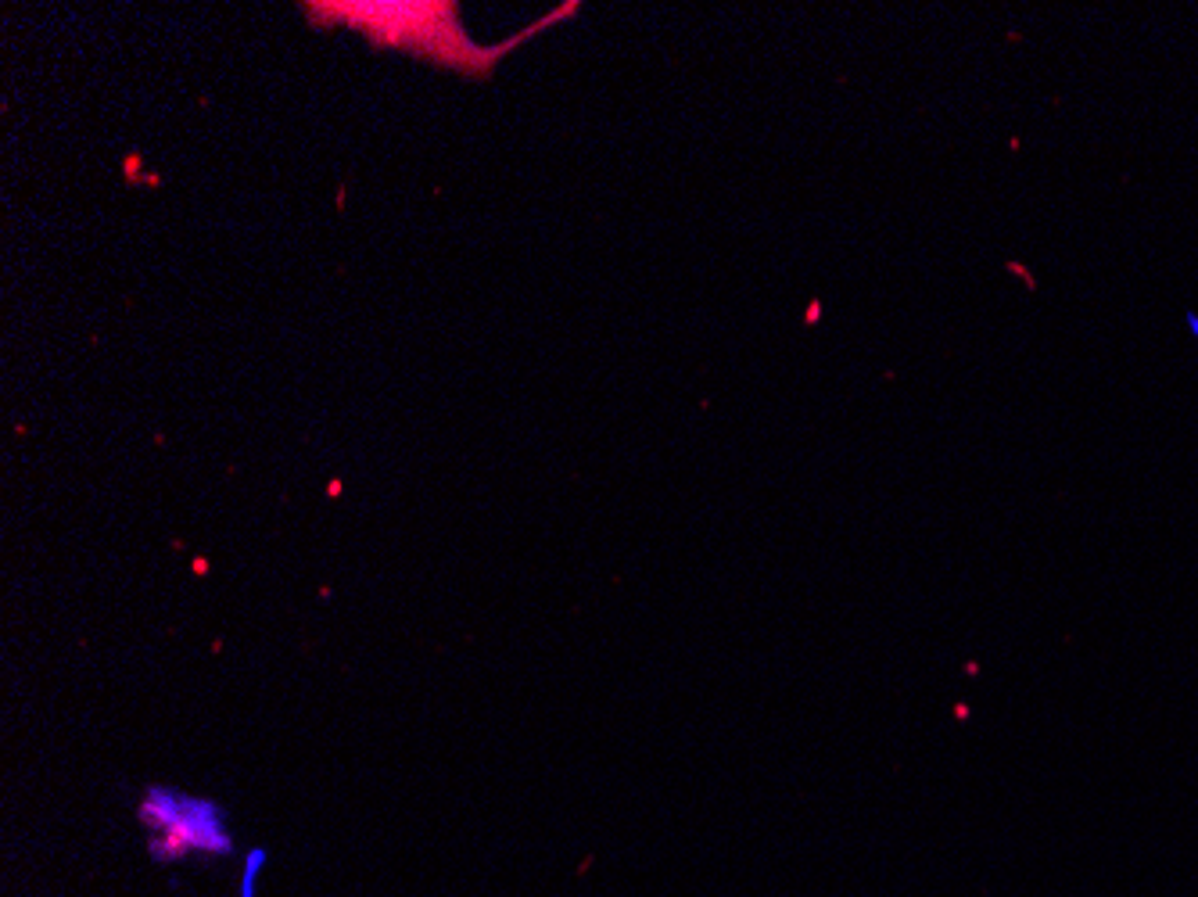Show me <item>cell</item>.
Instances as JSON below:
<instances>
[{
    "label": "cell",
    "mask_w": 1198,
    "mask_h": 897,
    "mask_svg": "<svg viewBox=\"0 0 1198 897\" xmlns=\"http://www.w3.org/2000/svg\"><path fill=\"white\" fill-rule=\"evenodd\" d=\"M137 815L155 833L148 851L158 865H176L191 854L226 858L234 851L226 811L209 797H191L173 786H148L137 804Z\"/></svg>",
    "instance_id": "obj_2"
},
{
    "label": "cell",
    "mask_w": 1198,
    "mask_h": 897,
    "mask_svg": "<svg viewBox=\"0 0 1198 897\" xmlns=\"http://www.w3.org/2000/svg\"><path fill=\"white\" fill-rule=\"evenodd\" d=\"M316 11H330L334 22H348V26L363 29L366 36H374V44L388 47H409V51L427 54L435 61H452V65H463V69L488 72V61L499 58L506 47H492V51H478L470 44L467 36L460 33V18H456V4H313Z\"/></svg>",
    "instance_id": "obj_1"
},
{
    "label": "cell",
    "mask_w": 1198,
    "mask_h": 897,
    "mask_svg": "<svg viewBox=\"0 0 1198 897\" xmlns=\"http://www.w3.org/2000/svg\"><path fill=\"white\" fill-rule=\"evenodd\" d=\"M270 854L262 851V847H252V854L244 858V876H241V897H255L259 894V876H262V865H266Z\"/></svg>",
    "instance_id": "obj_3"
}]
</instances>
